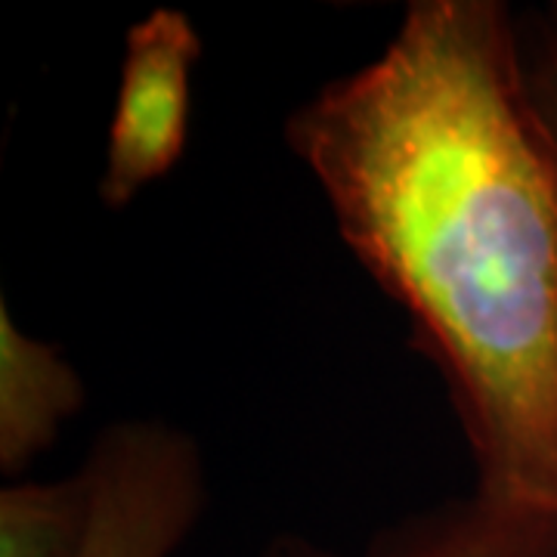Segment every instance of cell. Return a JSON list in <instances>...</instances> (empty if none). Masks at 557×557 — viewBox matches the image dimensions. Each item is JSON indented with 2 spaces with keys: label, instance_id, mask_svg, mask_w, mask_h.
Wrapping results in <instances>:
<instances>
[{
  "label": "cell",
  "instance_id": "cell-7",
  "mask_svg": "<svg viewBox=\"0 0 557 557\" xmlns=\"http://www.w3.org/2000/svg\"><path fill=\"white\" fill-rule=\"evenodd\" d=\"M520 38H523L527 90L557 152V40L545 38L542 32L527 25H520Z\"/></svg>",
  "mask_w": 557,
  "mask_h": 557
},
{
  "label": "cell",
  "instance_id": "cell-3",
  "mask_svg": "<svg viewBox=\"0 0 557 557\" xmlns=\"http://www.w3.org/2000/svg\"><path fill=\"white\" fill-rule=\"evenodd\" d=\"M201 53L199 28L183 10L159 7L127 28L97 183L106 208H127L180 164L193 127V78Z\"/></svg>",
  "mask_w": 557,
  "mask_h": 557
},
{
  "label": "cell",
  "instance_id": "cell-5",
  "mask_svg": "<svg viewBox=\"0 0 557 557\" xmlns=\"http://www.w3.org/2000/svg\"><path fill=\"white\" fill-rule=\"evenodd\" d=\"M87 403L78 369L50 341L35 338L0 300V471L22 474Z\"/></svg>",
  "mask_w": 557,
  "mask_h": 557
},
{
  "label": "cell",
  "instance_id": "cell-8",
  "mask_svg": "<svg viewBox=\"0 0 557 557\" xmlns=\"http://www.w3.org/2000/svg\"><path fill=\"white\" fill-rule=\"evenodd\" d=\"M536 32H542L545 38L557 40V7H555V13H545V16L539 20Z\"/></svg>",
  "mask_w": 557,
  "mask_h": 557
},
{
  "label": "cell",
  "instance_id": "cell-6",
  "mask_svg": "<svg viewBox=\"0 0 557 557\" xmlns=\"http://www.w3.org/2000/svg\"><path fill=\"white\" fill-rule=\"evenodd\" d=\"M90 527V483L13 480L0 490V557H81Z\"/></svg>",
  "mask_w": 557,
  "mask_h": 557
},
{
  "label": "cell",
  "instance_id": "cell-4",
  "mask_svg": "<svg viewBox=\"0 0 557 557\" xmlns=\"http://www.w3.org/2000/svg\"><path fill=\"white\" fill-rule=\"evenodd\" d=\"M260 557H341L317 539L278 533ZM369 557H557V520L508 511L478 493L421 508L381 530Z\"/></svg>",
  "mask_w": 557,
  "mask_h": 557
},
{
  "label": "cell",
  "instance_id": "cell-1",
  "mask_svg": "<svg viewBox=\"0 0 557 557\" xmlns=\"http://www.w3.org/2000/svg\"><path fill=\"white\" fill-rule=\"evenodd\" d=\"M437 369L474 493L557 520V152L502 0H412L282 124Z\"/></svg>",
  "mask_w": 557,
  "mask_h": 557
},
{
  "label": "cell",
  "instance_id": "cell-2",
  "mask_svg": "<svg viewBox=\"0 0 557 557\" xmlns=\"http://www.w3.org/2000/svg\"><path fill=\"white\" fill-rule=\"evenodd\" d=\"M81 474L90 483L81 557H174L208 508L201 446L164 418L106 424Z\"/></svg>",
  "mask_w": 557,
  "mask_h": 557
}]
</instances>
